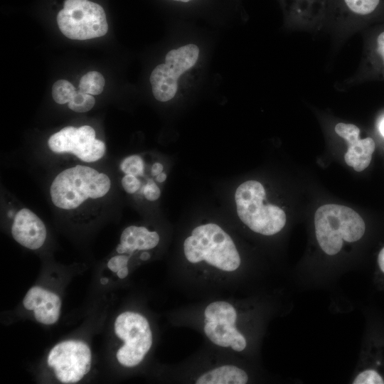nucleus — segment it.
<instances>
[{
  "label": "nucleus",
  "instance_id": "obj_1",
  "mask_svg": "<svg viewBox=\"0 0 384 384\" xmlns=\"http://www.w3.org/2000/svg\"><path fill=\"white\" fill-rule=\"evenodd\" d=\"M105 173L85 165H75L60 171L50 186L53 204L61 210L78 213L100 206L111 188Z\"/></svg>",
  "mask_w": 384,
  "mask_h": 384
},
{
  "label": "nucleus",
  "instance_id": "obj_2",
  "mask_svg": "<svg viewBox=\"0 0 384 384\" xmlns=\"http://www.w3.org/2000/svg\"><path fill=\"white\" fill-rule=\"evenodd\" d=\"M183 247L186 259L191 264L204 262L225 272L236 271L241 264L232 238L214 223L194 228L185 239Z\"/></svg>",
  "mask_w": 384,
  "mask_h": 384
},
{
  "label": "nucleus",
  "instance_id": "obj_3",
  "mask_svg": "<svg viewBox=\"0 0 384 384\" xmlns=\"http://www.w3.org/2000/svg\"><path fill=\"white\" fill-rule=\"evenodd\" d=\"M316 240L327 255H336L343 241L359 240L365 233L363 218L353 209L341 205L326 204L319 207L314 215Z\"/></svg>",
  "mask_w": 384,
  "mask_h": 384
},
{
  "label": "nucleus",
  "instance_id": "obj_4",
  "mask_svg": "<svg viewBox=\"0 0 384 384\" xmlns=\"http://www.w3.org/2000/svg\"><path fill=\"white\" fill-rule=\"evenodd\" d=\"M240 220L255 233L273 235L285 225L286 215L277 206L266 203L262 184L255 180L242 183L234 196Z\"/></svg>",
  "mask_w": 384,
  "mask_h": 384
},
{
  "label": "nucleus",
  "instance_id": "obj_5",
  "mask_svg": "<svg viewBox=\"0 0 384 384\" xmlns=\"http://www.w3.org/2000/svg\"><path fill=\"white\" fill-rule=\"evenodd\" d=\"M57 23L63 34L73 40L100 37L108 30L103 8L89 0H65L57 15Z\"/></svg>",
  "mask_w": 384,
  "mask_h": 384
},
{
  "label": "nucleus",
  "instance_id": "obj_6",
  "mask_svg": "<svg viewBox=\"0 0 384 384\" xmlns=\"http://www.w3.org/2000/svg\"><path fill=\"white\" fill-rule=\"evenodd\" d=\"M200 50L193 43L183 45L169 50L164 63L152 70L149 80L155 99L165 102L176 95L179 78L197 63Z\"/></svg>",
  "mask_w": 384,
  "mask_h": 384
},
{
  "label": "nucleus",
  "instance_id": "obj_7",
  "mask_svg": "<svg viewBox=\"0 0 384 384\" xmlns=\"http://www.w3.org/2000/svg\"><path fill=\"white\" fill-rule=\"evenodd\" d=\"M114 332L124 341L116 354L118 362L129 368L139 364L152 345V333L146 318L137 312H123L115 319Z\"/></svg>",
  "mask_w": 384,
  "mask_h": 384
},
{
  "label": "nucleus",
  "instance_id": "obj_8",
  "mask_svg": "<svg viewBox=\"0 0 384 384\" xmlns=\"http://www.w3.org/2000/svg\"><path fill=\"white\" fill-rule=\"evenodd\" d=\"M48 146L55 154H73L86 163L97 161L106 152L105 142L96 138L94 128L89 125L65 127L49 137Z\"/></svg>",
  "mask_w": 384,
  "mask_h": 384
},
{
  "label": "nucleus",
  "instance_id": "obj_9",
  "mask_svg": "<svg viewBox=\"0 0 384 384\" xmlns=\"http://www.w3.org/2000/svg\"><path fill=\"white\" fill-rule=\"evenodd\" d=\"M203 331L208 339L220 347H231L237 352L242 351L247 341L235 327L237 311L228 302L215 301L204 310Z\"/></svg>",
  "mask_w": 384,
  "mask_h": 384
},
{
  "label": "nucleus",
  "instance_id": "obj_10",
  "mask_svg": "<svg viewBox=\"0 0 384 384\" xmlns=\"http://www.w3.org/2000/svg\"><path fill=\"white\" fill-rule=\"evenodd\" d=\"M92 354L81 341L68 340L56 344L49 352L48 365L63 383H76L90 370Z\"/></svg>",
  "mask_w": 384,
  "mask_h": 384
},
{
  "label": "nucleus",
  "instance_id": "obj_11",
  "mask_svg": "<svg viewBox=\"0 0 384 384\" xmlns=\"http://www.w3.org/2000/svg\"><path fill=\"white\" fill-rule=\"evenodd\" d=\"M335 132L348 143L344 156L346 163L356 171L367 168L375 148L373 139L370 137L360 139V129L353 124L338 123Z\"/></svg>",
  "mask_w": 384,
  "mask_h": 384
},
{
  "label": "nucleus",
  "instance_id": "obj_12",
  "mask_svg": "<svg viewBox=\"0 0 384 384\" xmlns=\"http://www.w3.org/2000/svg\"><path fill=\"white\" fill-rule=\"evenodd\" d=\"M14 239L22 246L37 250L45 242L46 228L41 219L28 208L19 210L11 226Z\"/></svg>",
  "mask_w": 384,
  "mask_h": 384
},
{
  "label": "nucleus",
  "instance_id": "obj_13",
  "mask_svg": "<svg viewBox=\"0 0 384 384\" xmlns=\"http://www.w3.org/2000/svg\"><path fill=\"white\" fill-rule=\"evenodd\" d=\"M24 307L33 310L37 321L43 324H53L60 316L61 301L55 293L41 287H31L23 300Z\"/></svg>",
  "mask_w": 384,
  "mask_h": 384
},
{
  "label": "nucleus",
  "instance_id": "obj_14",
  "mask_svg": "<svg viewBox=\"0 0 384 384\" xmlns=\"http://www.w3.org/2000/svg\"><path fill=\"white\" fill-rule=\"evenodd\" d=\"M159 235L144 226L131 225L126 228L120 236V243L117 247L119 254L132 255L136 250L154 248L159 242Z\"/></svg>",
  "mask_w": 384,
  "mask_h": 384
},
{
  "label": "nucleus",
  "instance_id": "obj_15",
  "mask_svg": "<svg viewBox=\"0 0 384 384\" xmlns=\"http://www.w3.org/2000/svg\"><path fill=\"white\" fill-rule=\"evenodd\" d=\"M248 381L247 373L233 365H224L201 374L195 381L197 384H245Z\"/></svg>",
  "mask_w": 384,
  "mask_h": 384
},
{
  "label": "nucleus",
  "instance_id": "obj_16",
  "mask_svg": "<svg viewBox=\"0 0 384 384\" xmlns=\"http://www.w3.org/2000/svg\"><path fill=\"white\" fill-rule=\"evenodd\" d=\"M105 87V79L97 71H90L85 74L80 80L79 90L92 95L100 94Z\"/></svg>",
  "mask_w": 384,
  "mask_h": 384
},
{
  "label": "nucleus",
  "instance_id": "obj_17",
  "mask_svg": "<svg viewBox=\"0 0 384 384\" xmlns=\"http://www.w3.org/2000/svg\"><path fill=\"white\" fill-rule=\"evenodd\" d=\"M73 85L68 80H59L56 81L52 87V97L58 104L68 103L76 92Z\"/></svg>",
  "mask_w": 384,
  "mask_h": 384
},
{
  "label": "nucleus",
  "instance_id": "obj_18",
  "mask_svg": "<svg viewBox=\"0 0 384 384\" xmlns=\"http://www.w3.org/2000/svg\"><path fill=\"white\" fill-rule=\"evenodd\" d=\"M95 100L92 95L76 90L72 100L68 102V107L76 112H86L95 105Z\"/></svg>",
  "mask_w": 384,
  "mask_h": 384
},
{
  "label": "nucleus",
  "instance_id": "obj_19",
  "mask_svg": "<svg viewBox=\"0 0 384 384\" xmlns=\"http://www.w3.org/2000/svg\"><path fill=\"white\" fill-rule=\"evenodd\" d=\"M145 167L143 159L138 154H132L124 158L120 164V169L124 174L142 176Z\"/></svg>",
  "mask_w": 384,
  "mask_h": 384
},
{
  "label": "nucleus",
  "instance_id": "obj_20",
  "mask_svg": "<svg viewBox=\"0 0 384 384\" xmlns=\"http://www.w3.org/2000/svg\"><path fill=\"white\" fill-rule=\"evenodd\" d=\"M348 8L353 13L366 15L373 12L380 0H344Z\"/></svg>",
  "mask_w": 384,
  "mask_h": 384
},
{
  "label": "nucleus",
  "instance_id": "obj_21",
  "mask_svg": "<svg viewBox=\"0 0 384 384\" xmlns=\"http://www.w3.org/2000/svg\"><path fill=\"white\" fill-rule=\"evenodd\" d=\"M384 378L372 369H366L359 373L353 381V384H383Z\"/></svg>",
  "mask_w": 384,
  "mask_h": 384
},
{
  "label": "nucleus",
  "instance_id": "obj_22",
  "mask_svg": "<svg viewBox=\"0 0 384 384\" xmlns=\"http://www.w3.org/2000/svg\"><path fill=\"white\" fill-rule=\"evenodd\" d=\"M123 189L129 194H134L139 191L143 186L140 178L132 174H125L121 180Z\"/></svg>",
  "mask_w": 384,
  "mask_h": 384
},
{
  "label": "nucleus",
  "instance_id": "obj_23",
  "mask_svg": "<svg viewBox=\"0 0 384 384\" xmlns=\"http://www.w3.org/2000/svg\"><path fill=\"white\" fill-rule=\"evenodd\" d=\"M140 193L149 201H156L161 196V188L153 180L149 179L142 187Z\"/></svg>",
  "mask_w": 384,
  "mask_h": 384
},
{
  "label": "nucleus",
  "instance_id": "obj_24",
  "mask_svg": "<svg viewBox=\"0 0 384 384\" xmlns=\"http://www.w3.org/2000/svg\"><path fill=\"white\" fill-rule=\"evenodd\" d=\"M129 260L127 255L119 254L111 257L107 262V267L111 271L117 273L121 268L127 266Z\"/></svg>",
  "mask_w": 384,
  "mask_h": 384
},
{
  "label": "nucleus",
  "instance_id": "obj_25",
  "mask_svg": "<svg viewBox=\"0 0 384 384\" xmlns=\"http://www.w3.org/2000/svg\"><path fill=\"white\" fill-rule=\"evenodd\" d=\"M377 50L384 63V31L380 33L377 38Z\"/></svg>",
  "mask_w": 384,
  "mask_h": 384
},
{
  "label": "nucleus",
  "instance_id": "obj_26",
  "mask_svg": "<svg viewBox=\"0 0 384 384\" xmlns=\"http://www.w3.org/2000/svg\"><path fill=\"white\" fill-rule=\"evenodd\" d=\"M150 171L151 174L156 178L159 174L164 172V166L160 162H155L151 166Z\"/></svg>",
  "mask_w": 384,
  "mask_h": 384
},
{
  "label": "nucleus",
  "instance_id": "obj_27",
  "mask_svg": "<svg viewBox=\"0 0 384 384\" xmlns=\"http://www.w3.org/2000/svg\"><path fill=\"white\" fill-rule=\"evenodd\" d=\"M378 265L380 271L384 274V247H383L378 256Z\"/></svg>",
  "mask_w": 384,
  "mask_h": 384
},
{
  "label": "nucleus",
  "instance_id": "obj_28",
  "mask_svg": "<svg viewBox=\"0 0 384 384\" xmlns=\"http://www.w3.org/2000/svg\"><path fill=\"white\" fill-rule=\"evenodd\" d=\"M128 273H129V270H128L127 266H126V267H124L121 268L117 272V274L119 278L124 279L128 275Z\"/></svg>",
  "mask_w": 384,
  "mask_h": 384
},
{
  "label": "nucleus",
  "instance_id": "obj_29",
  "mask_svg": "<svg viewBox=\"0 0 384 384\" xmlns=\"http://www.w3.org/2000/svg\"><path fill=\"white\" fill-rule=\"evenodd\" d=\"M167 175L166 173L162 172L156 177V180L158 183H163L166 181Z\"/></svg>",
  "mask_w": 384,
  "mask_h": 384
},
{
  "label": "nucleus",
  "instance_id": "obj_30",
  "mask_svg": "<svg viewBox=\"0 0 384 384\" xmlns=\"http://www.w3.org/2000/svg\"><path fill=\"white\" fill-rule=\"evenodd\" d=\"M150 257H151L150 253L146 251H144L140 254V260L143 261H146L149 260Z\"/></svg>",
  "mask_w": 384,
  "mask_h": 384
},
{
  "label": "nucleus",
  "instance_id": "obj_31",
  "mask_svg": "<svg viewBox=\"0 0 384 384\" xmlns=\"http://www.w3.org/2000/svg\"><path fill=\"white\" fill-rule=\"evenodd\" d=\"M379 129L381 134L384 137V118L381 120L380 123Z\"/></svg>",
  "mask_w": 384,
  "mask_h": 384
},
{
  "label": "nucleus",
  "instance_id": "obj_32",
  "mask_svg": "<svg viewBox=\"0 0 384 384\" xmlns=\"http://www.w3.org/2000/svg\"><path fill=\"white\" fill-rule=\"evenodd\" d=\"M107 282H108V279H107V278H102L100 279V283L102 284H106Z\"/></svg>",
  "mask_w": 384,
  "mask_h": 384
},
{
  "label": "nucleus",
  "instance_id": "obj_33",
  "mask_svg": "<svg viewBox=\"0 0 384 384\" xmlns=\"http://www.w3.org/2000/svg\"><path fill=\"white\" fill-rule=\"evenodd\" d=\"M172 1H178V2L186 3V2H189V1H193V0H172Z\"/></svg>",
  "mask_w": 384,
  "mask_h": 384
}]
</instances>
